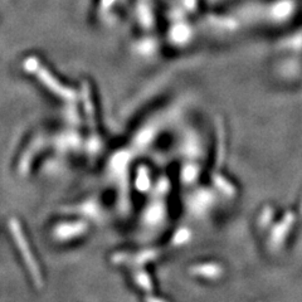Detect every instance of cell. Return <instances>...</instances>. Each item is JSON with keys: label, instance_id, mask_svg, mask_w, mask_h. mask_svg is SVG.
Here are the masks:
<instances>
[{"label": "cell", "instance_id": "cell-1", "mask_svg": "<svg viewBox=\"0 0 302 302\" xmlns=\"http://www.w3.org/2000/svg\"><path fill=\"white\" fill-rule=\"evenodd\" d=\"M9 228H11L12 234H13V238L14 241H16L17 247L19 248V252H21L22 257H23L24 263H26L32 278H33L34 284H36L38 288H42L44 284L42 271L41 268H39L38 263H37L36 258H34L33 253H32V249L31 247H29V243L28 241H27L26 236H24L22 225L19 224V222L17 219H12L11 222H9Z\"/></svg>", "mask_w": 302, "mask_h": 302}, {"label": "cell", "instance_id": "cell-2", "mask_svg": "<svg viewBox=\"0 0 302 302\" xmlns=\"http://www.w3.org/2000/svg\"><path fill=\"white\" fill-rule=\"evenodd\" d=\"M128 159L127 154L122 153L116 155L110 163V177L117 187L118 204L121 209L128 207L130 200V182H128Z\"/></svg>", "mask_w": 302, "mask_h": 302}, {"label": "cell", "instance_id": "cell-3", "mask_svg": "<svg viewBox=\"0 0 302 302\" xmlns=\"http://www.w3.org/2000/svg\"><path fill=\"white\" fill-rule=\"evenodd\" d=\"M167 198L151 197L147 204L141 212L140 224L145 231H159L167 224L168 220V205Z\"/></svg>", "mask_w": 302, "mask_h": 302}, {"label": "cell", "instance_id": "cell-4", "mask_svg": "<svg viewBox=\"0 0 302 302\" xmlns=\"http://www.w3.org/2000/svg\"><path fill=\"white\" fill-rule=\"evenodd\" d=\"M90 232V222L83 218L61 220L52 229V238L58 243H68L87 236Z\"/></svg>", "mask_w": 302, "mask_h": 302}, {"label": "cell", "instance_id": "cell-5", "mask_svg": "<svg viewBox=\"0 0 302 302\" xmlns=\"http://www.w3.org/2000/svg\"><path fill=\"white\" fill-rule=\"evenodd\" d=\"M217 204V192L209 188H198L187 197L188 212L195 218H204Z\"/></svg>", "mask_w": 302, "mask_h": 302}, {"label": "cell", "instance_id": "cell-6", "mask_svg": "<svg viewBox=\"0 0 302 302\" xmlns=\"http://www.w3.org/2000/svg\"><path fill=\"white\" fill-rule=\"evenodd\" d=\"M164 253L162 248L157 247H150V248L140 249L135 252H116L111 256V262L118 266H128L131 268L133 267H143L146 263L154 262Z\"/></svg>", "mask_w": 302, "mask_h": 302}, {"label": "cell", "instance_id": "cell-7", "mask_svg": "<svg viewBox=\"0 0 302 302\" xmlns=\"http://www.w3.org/2000/svg\"><path fill=\"white\" fill-rule=\"evenodd\" d=\"M64 210L68 214L83 218V219L88 220L90 223L92 222L100 224L106 219L105 208H103L101 200L96 197L87 198L82 202H78L74 205L67 207Z\"/></svg>", "mask_w": 302, "mask_h": 302}, {"label": "cell", "instance_id": "cell-8", "mask_svg": "<svg viewBox=\"0 0 302 302\" xmlns=\"http://www.w3.org/2000/svg\"><path fill=\"white\" fill-rule=\"evenodd\" d=\"M188 272L193 277L207 279V281H218L224 277L225 267L215 261L202 262V263L192 264L188 268Z\"/></svg>", "mask_w": 302, "mask_h": 302}, {"label": "cell", "instance_id": "cell-9", "mask_svg": "<svg viewBox=\"0 0 302 302\" xmlns=\"http://www.w3.org/2000/svg\"><path fill=\"white\" fill-rule=\"evenodd\" d=\"M212 184L213 189L217 193H219L220 195H223L224 198L228 199H234L238 195V190H237L236 185L231 182L229 179L224 177V175L219 174L218 172H215L212 177Z\"/></svg>", "mask_w": 302, "mask_h": 302}, {"label": "cell", "instance_id": "cell-10", "mask_svg": "<svg viewBox=\"0 0 302 302\" xmlns=\"http://www.w3.org/2000/svg\"><path fill=\"white\" fill-rule=\"evenodd\" d=\"M131 278L133 283L141 289L145 294L154 293V281L147 271L143 267H133L131 268Z\"/></svg>", "mask_w": 302, "mask_h": 302}, {"label": "cell", "instance_id": "cell-11", "mask_svg": "<svg viewBox=\"0 0 302 302\" xmlns=\"http://www.w3.org/2000/svg\"><path fill=\"white\" fill-rule=\"evenodd\" d=\"M135 184L136 190L141 194H150L151 189H153V180L150 177V170L145 167V165H140V167L136 169L135 174Z\"/></svg>", "mask_w": 302, "mask_h": 302}, {"label": "cell", "instance_id": "cell-12", "mask_svg": "<svg viewBox=\"0 0 302 302\" xmlns=\"http://www.w3.org/2000/svg\"><path fill=\"white\" fill-rule=\"evenodd\" d=\"M193 241V231L187 227V225H182L179 228H177L170 237L169 246L172 248H180L187 244H189Z\"/></svg>", "mask_w": 302, "mask_h": 302}, {"label": "cell", "instance_id": "cell-13", "mask_svg": "<svg viewBox=\"0 0 302 302\" xmlns=\"http://www.w3.org/2000/svg\"><path fill=\"white\" fill-rule=\"evenodd\" d=\"M199 167L195 164H185L180 170V182L187 187H192L199 179Z\"/></svg>", "mask_w": 302, "mask_h": 302}, {"label": "cell", "instance_id": "cell-14", "mask_svg": "<svg viewBox=\"0 0 302 302\" xmlns=\"http://www.w3.org/2000/svg\"><path fill=\"white\" fill-rule=\"evenodd\" d=\"M172 185H170V180L167 177H162L154 183L153 189H151L150 195L151 197L158 198H167L169 195Z\"/></svg>", "mask_w": 302, "mask_h": 302}, {"label": "cell", "instance_id": "cell-15", "mask_svg": "<svg viewBox=\"0 0 302 302\" xmlns=\"http://www.w3.org/2000/svg\"><path fill=\"white\" fill-rule=\"evenodd\" d=\"M143 302H169L165 298L159 296H155L154 293H147L143 296Z\"/></svg>", "mask_w": 302, "mask_h": 302}]
</instances>
